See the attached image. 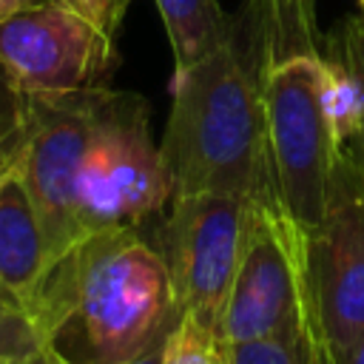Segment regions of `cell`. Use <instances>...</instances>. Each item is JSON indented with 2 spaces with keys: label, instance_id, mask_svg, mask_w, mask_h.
Listing matches in <instances>:
<instances>
[{
  "label": "cell",
  "instance_id": "6da1fadb",
  "mask_svg": "<svg viewBox=\"0 0 364 364\" xmlns=\"http://www.w3.org/2000/svg\"><path fill=\"white\" fill-rule=\"evenodd\" d=\"M31 313L65 364H128L162 347L182 318L168 264L136 228L88 233L68 247Z\"/></svg>",
  "mask_w": 364,
  "mask_h": 364
},
{
  "label": "cell",
  "instance_id": "7a4b0ae2",
  "mask_svg": "<svg viewBox=\"0 0 364 364\" xmlns=\"http://www.w3.org/2000/svg\"><path fill=\"white\" fill-rule=\"evenodd\" d=\"M159 154L173 196L230 193L282 205L262 85L236 40L173 74V102Z\"/></svg>",
  "mask_w": 364,
  "mask_h": 364
},
{
  "label": "cell",
  "instance_id": "3957f363",
  "mask_svg": "<svg viewBox=\"0 0 364 364\" xmlns=\"http://www.w3.org/2000/svg\"><path fill=\"white\" fill-rule=\"evenodd\" d=\"M171 179L151 134V105L134 91L97 88L80 168V239L100 230H145L171 205Z\"/></svg>",
  "mask_w": 364,
  "mask_h": 364
},
{
  "label": "cell",
  "instance_id": "277c9868",
  "mask_svg": "<svg viewBox=\"0 0 364 364\" xmlns=\"http://www.w3.org/2000/svg\"><path fill=\"white\" fill-rule=\"evenodd\" d=\"M324 54H299L262 71V102L276 191L307 233L327 210L344 148L324 111Z\"/></svg>",
  "mask_w": 364,
  "mask_h": 364
},
{
  "label": "cell",
  "instance_id": "5b68a950",
  "mask_svg": "<svg viewBox=\"0 0 364 364\" xmlns=\"http://www.w3.org/2000/svg\"><path fill=\"white\" fill-rule=\"evenodd\" d=\"M310 304L307 236L282 205L253 202L236 276L222 318L228 344L279 338L296 330Z\"/></svg>",
  "mask_w": 364,
  "mask_h": 364
},
{
  "label": "cell",
  "instance_id": "8992f818",
  "mask_svg": "<svg viewBox=\"0 0 364 364\" xmlns=\"http://www.w3.org/2000/svg\"><path fill=\"white\" fill-rule=\"evenodd\" d=\"M250 208V199L230 193L173 196L156 228L179 313L219 338Z\"/></svg>",
  "mask_w": 364,
  "mask_h": 364
},
{
  "label": "cell",
  "instance_id": "52a82bcc",
  "mask_svg": "<svg viewBox=\"0 0 364 364\" xmlns=\"http://www.w3.org/2000/svg\"><path fill=\"white\" fill-rule=\"evenodd\" d=\"M0 68L23 97L108 85L117 46L71 0H46L0 23Z\"/></svg>",
  "mask_w": 364,
  "mask_h": 364
},
{
  "label": "cell",
  "instance_id": "ba28073f",
  "mask_svg": "<svg viewBox=\"0 0 364 364\" xmlns=\"http://www.w3.org/2000/svg\"><path fill=\"white\" fill-rule=\"evenodd\" d=\"M94 91L97 88L54 97H26L28 136L20 156V176L43 228L48 267L80 242L77 188L91 131Z\"/></svg>",
  "mask_w": 364,
  "mask_h": 364
},
{
  "label": "cell",
  "instance_id": "9c48e42d",
  "mask_svg": "<svg viewBox=\"0 0 364 364\" xmlns=\"http://www.w3.org/2000/svg\"><path fill=\"white\" fill-rule=\"evenodd\" d=\"M307 236L313 301L333 353L364 336V171L344 148L324 219Z\"/></svg>",
  "mask_w": 364,
  "mask_h": 364
},
{
  "label": "cell",
  "instance_id": "30bf717a",
  "mask_svg": "<svg viewBox=\"0 0 364 364\" xmlns=\"http://www.w3.org/2000/svg\"><path fill=\"white\" fill-rule=\"evenodd\" d=\"M48 273V250L20 162L0 173V290L34 310Z\"/></svg>",
  "mask_w": 364,
  "mask_h": 364
},
{
  "label": "cell",
  "instance_id": "8fae6325",
  "mask_svg": "<svg viewBox=\"0 0 364 364\" xmlns=\"http://www.w3.org/2000/svg\"><path fill=\"white\" fill-rule=\"evenodd\" d=\"M233 40L250 60L256 77L273 63L318 54L316 0H247L242 26L233 23Z\"/></svg>",
  "mask_w": 364,
  "mask_h": 364
},
{
  "label": "cell",
  "instance_id": "7c38bea8",
  "mask_svg": "<svg viewBox=\"0 0 364 364\" xmlns=\"http://www.w3.org/2000/svg\"><path fill=\"white\" fill-rule=\"evenodd\" d=\"M173 51V74L196 65L233 40V20L219 0H154Z\"/></svg>",
  "mask_w": 364,
  "mask_h": 364
},
{
  "label": "cell",
  "instance_id": "4fadbf2b",
  "mask_svg": "<svg viewBox=\"0 0 364 364\" xmlns=\"http://www.w3.org/2000/svg\"><path fill=\"white\" fill-rule=\"evenodd\" d=\"M230 361L233 364H336L333 347L324 336V327L313 301V290H310L307 316L296 330L279 338L230 344Z\"/></svg>",
  "mask_w": 364,
  "mask_h": 364
},
{
  "label": "cell",
  "instance_id": "5bb4252c",
  "mask_svg": "<svg viewBox=\"0 0 364 364\" xmlns=\"http://www.w3.org/2000/svg\"><path fill=\"white\" fill-rule=\"evenodd\" d=\"M321 94H324V111L333 125V134L341 148H347L358 131H361V117H364V88L355 71L338 57V54H324V80H321Z\"/></svg>",
  "mask_w": 364,
  "mask_h": 364
},
{
  "label": "cell",
  "instance_id": "9a60e30c",
  "mask_svg": "<svg viewBox=\"0 0 364 364\" xmlns=\"http://www.w3.org/2000/svg\"><path fill=\"white\" fill-rule=\"evenodd\" d=\"M46 344L37 316L0 290V364H23Z\"/></svg>",
  "mask_w": 364,
  "mask_h": 364
},
{
  "label": "cell",
  "instance_id": "2e32d148",
  "mask_svg": "<svg viewBox=\"0 0 364 364\" xmlns=\"http://www.w3.org/2000/svg\"><path fill=\"white\" fill-rule=\"evenodd\" d=\"M162 364H233L230 344L199 327L193 318H179L162 347Z\"/></svg>",
  "mask_w": 364,
  "mask_h": 364
},
{
  "label": "cell",
  "instance_id": "e0dca14e",
  "mask_svg": "<svg viewBox=\"0 0 364 364\" xmlns=\"http://www.w3.org/2000/svg\"><path fill=\"white\" fill-rule=\"evenodd\" d=\"M28 136V100L9 82L0 68V173L11 171Z\"/></svg>",
  "mask_w": 364,
  "mask_h": 364
},
{
  "label": "cell",
  "instance_id": "ac0fdd59",
  "mask_svg": "<svg viewBox=\"0 0 364 364\" xmlns=\"http://www.w3.org/2000/svg\"><path fill=\"white\" fill-rule=\"evenodd\" d=\"M330 51L338 54V57L355 71V77L361 80V88H364V14H361V11L353 14V17H347V20L341 23V28H338V31L333 34V40H330ZM347 148L353 151L355 162H358L361 171H364V117H361V131H358V136H355Z\"/></svg>",
  "mask_w": 364,
  "mask_h": 364
},
{
  "label": "cell",
  "instance_id": "d6986e66",
  "mask_svg": "<svg viewBox=\"0 0 364 364\" xmlns=\"http://www.w3.org/2000/svg\"><path fill=\"white\" fill-rule=\"evenodd\" d=\"M71 3L85 17H91L108 37L117 40L119 26H122V20H125V14H128V9H131L134 0H71Z\"/></svg>",
  "mask_w": 364,
  "mask_h": 364
},
{
  "label": "cell",
  "instance_id": "ffe728a7",
  "mask_svg": "<svg viewBox=\"0 0 364 364\" xmlns=\"http://www.w3.org/2000/svg\"><path fill=\"white\" fill-rule=\"evenodd\" d=\"M333 355H336V364H364V336L355 338L347 350L333 353Z\"/></svg>",
  "mask_w": 364,
  "mask_h": 364
},
{
  "label": "cell",
  "instance_id": "44dd1931",
  "mask_svg": "<svg viewBox=\"0 0 364 364\" xmlns=\"http://www.w3.org/2000/svg\"><path fill=\"white\" fill-rule=\"evenodd\" d=\"M37 3H46V0H0V23L14 17L17 11H23L28 6H37Z\"/></svg>",
  "mask_w": 364,
  "mask_h": 364
},
{
  "label": "cell",
  "instance_id": "7402d4cb",
  "mask_svg": "<svg viewBox=\"0 0 364 364\" xmlns=\"http://www.w3.org/2000/svg\"><path fill=\"white\" fill-rule=\"evenodd\" d=\"M23 364H65V361H63V358H60V355H57V353H54L48 344H43V347H40V350H37L31 358H26Z\"/></svg>",
  "mask_w": 364,
  "mask_h": 364
},
{
  "label": "cell",
  "instance_id": "603a6c76",
  "mask_svg": "<svg viewBox=\"0 0 364 364\" xmlns=\"http://www.w3.org/2000/svg\"><path fill=\"white\" fill-rule=\"evenodd\" d=\"M162 347H156V350H151V353H145V355H139V358H134L128 364H162Z\"/></svg>",
  "mask_w": 364,
  "mask_h": 364
},
{
  "label": "cell",
  "instance_id": "cb8c5ba5",
  "mask_svg": "<svg viewBox=\"0 0 364 364\" xmlns=\"http://www.w3.org/2000/svg\"><path fill=\"white\" fill-rule=\"evenodd\" d=\"M358 9H361V14H364V0H358Z\"/></svg>",
  "mask_w": 364,
  "mask_h": 364
}]
</instances>
